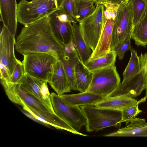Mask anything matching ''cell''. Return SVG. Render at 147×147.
<instances>
[{
    "mask_svg": "<svg viewBox=\"0 0 147 147\" xmlns=\"http://www.w3.org/2000/svg\"><path fill=\"white\" fill-rule=\"evenodd\" d=\"M15 49L22 55L30 52L48 53L59 58L64 55L65 47L55 38L49 16L24 26L17 37Z\"/></svg>",
    "mask_w": 147,
    "mask_h": 147,
    "instance_id": "obj_1",
    "label": "cell"
},
{
    "mask_svg": "<svg viewBox=\"0 0 147 147\" xmlns=\"http://www.w3.org/2000/svg\"><path fill=\"white\" fill-rule=\"evenodd\" d=\"M87 121L85 126L88 132H97L106 127H119L122 111L96 107L93 105L80 107Z\"/></svg>",
    "mask_w": 147,
    "mask_h": 147,
    "instance_id": "obj_2",
    "label": "cell"
},
{
    "mask_svg": "<svg viewBox=\"0 0 147 147\" xmlns=\"http://www.w3.org/2000/svg\"><path fill=\"white\" fill-rule=\"evenodd\" d=\"M60 9L52 0H22L17 5V21L25 26Z\"/></svg>",
    "mask_w": 147,
    "mask_h": 147,
    "instance_id": "obj_3",
    "label": "cell"
},
{
    "mask_svg": "<svg viewBox=\"0 0 147 147\" xmlns=\"http://www.w3.org/2000/svg\"><path fill=\"white\" fill-rule=\"evenodd\" d=\"M23 55L24 59L22 62L25 74L47 82L55 65L59 59L44 53L30 52Z\"/></svg>",
    "mask_w": 147,
    "mask_h": 147,
    "instance_id": "obj_4",
    "label": "cell"
},
{
    "mask_svg": "<svg viewBox=\"0 0 147 147\" xmlns=\"http://www.w3.org/2000/svg\"><path fill=\"white\" fill-rule=\"evenodd\" d=\"M92 71L93 78L87 91L107 97L121 84L120 77L115 65Z\"/></svg>",
    "mask_w": 147,
    "mask_h": 147,
    "instance_id": "obj_5",
    "label": "cell"
},
{
    "mask_svg": "<svg viewBox=\"0 0 147 147\" xmlns=\"http://www.w3.org/2000/svg\"><path fill=\"white\" fill-rule=\"evenodd\" d=\"M104 9L103 5L97 4L94 11L79 22L83 37L93 52L98 44L106 20Z\"/></svg>",
    "mask_w": 147,
    "mask_h": 147,
    "instance_id": "obj_6",
    "label": "cell"
},
{
    "mask_svg": "<svg viewBox=\"0 0 147 147\" xmlns=\"http://www.w3.org/2000/svg\"><path fill=\"white\" fill-rule=\"evenodd\" d=\"M51 98L55 114L74 129L79 132L86 125L87 120L80 107L68 105L54 92L51 94Z\"/></svg>",
    "mask_w": 147,
    "mask_h": 147,
    "instance_id": "obj_7",
    "label": "cell"
},
{
    "mask_svg": "<svg viewBox=\"0 0 147 147\" xmlns=\"http://www.w3.org/2000/svg\"><path fill=\"white\" fill-rule=\"evenodd\" d=\"M133 26L131 5L129 2L121 4L113 25L110 50L131 35Z\"/></svg>",
    "mask_w": 147,
    "mask_h": 147,
    "instance_id": "obj_8",
    "label": "cell"
},
{
    "mask_svg": "<svg viewBox=\"0 0 147 147\" xmlns=\"http://www.w3.org/2000/svg\"><path fill=\"white\" fill-rule=\"evenodd\" d=\"M50 24L56 39L65 47L73 41V27L68 16L61 9L49 16Z\"/></svg>",
    "mask_w": 147,
    "mask_h": 147,
    "instance_id": "obj_9",
    "label": "cell"
},
{
    "mask_svg": "<svg viewBox=\"0 0 147 147\" xmlns=\"http://www.w3.org/2000/svg\"><path fill=\"white\" fill-rule=\"evenodd\" d=\"M47 81L25 74L18 84L26 92L33 96L55 113L51 102Z\"/></svg>",
    "mask_w": 147,
    "mask_h": 147,
    "instance_id": "obj_10",
    "label": "cell"
},
{
    "mask_svg": "<svg viewBox=\"0 0 147 147\" xmlns=\"http://www.w3.org/2000/svg\"><path fill=\"white\" fill-rule=\"evenodd\" d=\"M16 42L15 36L3 25L0 35V62L6 67L10 77L13 72L18 60L14 53Z\"/></svg>",
    "mask_w": 147,
    "mask_h": 147,
    "instance_id": "obj_11",
    "label": "cell"
},
{
    "mask_svg": "<svg viewBox=\"0 0 147 147\" xmlns=\"http://www.w3.org/2000/svg\"><path fill=\"white\" fill-rule=\"evenodd\" d=\"M1 82L9 99L13 103L19 105L22 102L32 108L52 112L37 99L24 90L19 84H10Z\"/></svg>",
    "mask_w": 147,
    "mask_h": 147,
    "instance_id": "obj_12",
    "label": "cell"
},
{
    "mask_svg": "<svg viewBox=\"0 0 147 147\" xmlns=\"http://www.w3.org/2000/svg\"><path fill=\"white\" fill-rule=\"evenodd\" d=\"M19 105L23 107L24 110L29 112L39 120L57 129L65 130L75 134L87 136L74 129L55 113L32 108L22 102H21Z\"/></svg>",
    "mask_w": 147,
    "mask_h": 147,
    "instance_id": "obj_13",
    "label": "cell"
},
{
    "mask_svg": "<svg viewBox=\"0 0 147 147\" xmlns=\"http://www.w3.org/2000/svg\"><path fill=\"white\" fill-rule=\"evenodd\" d=\"M142 71L132 78L122 81L117 88L108 97L124 96L134 98L145 89Z\"/></svg>",
    "mask_w": 147,
    "mask_h": 147,
    "instance_id": "obj_14",
    "label": "cell"
},
{
    "mask_svg": "<svg viewBox=\"0 0 147 147\" xmlns=\"http://www.w3.org/2000/svg\"><path fill=\"white\" fill-rule=\"evenodd\" d=\"M65 47V54L59 59L63 63L71 90L78 91L75 68L76 64L81 61L73 42Z\"/></svg>",
    "mask_w": 147,
    "mask_h": 147,
    "instance_id": "obj_15",
    "label": "cell"
},
{
    "mask_svg": "<svg viewBox=\"0 0 147 147\" xmlns=\"http://www.w3.org/2000/svg\"><path fill=\"white\" fill-rule=\"evenodd\" d=\"M106 20L99 41L94 51L89 59L101 57L110 51L112 33L114 20L104 10Z\"/></svg>",
    "mask_w": 147,
    "mask_h": 147,
    "instance_id": "obj_16",
    "label": "cell"
},
{
    "mask_svg": "<svg viewBox=\"0 0 147 147\" xmlns=\"http://www.w3.org/2000/svg\"><path fill=\"white\" fill-rule=\"evenodd\" d=\"M47 82L59 96L71 91L68 79L60 59L58 60L55 65Z\"/></svg>",
    "mask_w": 147,
    "mask_h": 147,
    "instance_id": "obj_17",
    "label": "cell"
},
{
    "mask_svg": "<svg viewBox=\"0 0 147 147\" xmlns=\"http://www.w3.org/2000/svg\"><path fill=\"white\" fill-rule=\"evenodd\" d=\"M16 0H0V20L10 33L15 36L17 26Z\"/></svg>",
    "mask_w": 147,
    "mask_h": 147,
    "instance_id": "obj_18",
    "label": "cell"
},
{
    "mask_svg": "<svg viewBox=\"0 0 147 147\" xmlns=\"http://www.w3.org/2000/svg\"><path fill=\"white\" fill-rule=\"evenodd\" d=\"M146 99L145 96L139 100L134 98L124 96L107 97L94 106L98 108L122 111L138 103L145 101Z\"/></svg>",
    "mask_w": 147,
    "mask_h": 147,
    "instance_id": "obj_19",
    "label": "cell"
},
{
    "mask_svg": "<svg viewBox=\"0 0 147 147\" xmlns=\"http://www.w3.org/2000/svg\"><path fill=\"white\" fill-rule=\"evenodd\" d=\"M106 137H147V123L144 119L136 118L129 124Z\"/></svg>",
    "mask_w": 147,
    "mask_h": 147,
    "instance_id": "obj_20",
    "label": "cell"
},
{
    "mask_svg": "<svg viewBox=\"0 0 147 147\" xmlns=\"http://www.w3.org/2000/svg\"><path fill=\"white\" fill-rule=\"evenodd\" d=\"M59 96L68 105L80 107L86 105L94 106L106 97L87 91L73 94H63Z\"/></svg>",
    "mask_w": 147,
    "mask_h": 147,
    "instance_id": "obj_21",
    "label": "cell"
},
{
    "mask_svg": "<svg viewBox=\"0 0 147 147\" xmlns=\"http://www.w3.org/2000/svg\"><path fill=\"white\" fill-rule=\"evenodd\" d=\"M73 41L80 61L84 63L90 58L93 51L85 40L79 24L73 22Z\"/></svg>",
    "mask_w": 147,
    "mask_h": 147,
    "instance_id": "obj_22",
    "label": "cell"
},
{
    "mask_svg": "<svg viewBox=\"0 0 147 147\" xmlns=\"http://www.w3.org/2000/svg\"><path fill=\"white\" fill-rule=\"evenodd\" d=\"M75 76L78 91L80 92L87 91L92 79V71L80 61L76 66Z\"/></svg>",
    "mask_w": 147,
    "mask_h": 147,
    "instance_id": "obj_23",
    "label": "cell"
},
{
    "mask_svg": "<svg viewBox=\"0 0 147 147\" xmlns=\"http://www.w3.org/2000/svg\"><path fill=\"white\" fill-rule=\"evenodd\" d=\"M117 54L114 50H110L98 57L89 59L84 64L90 71H93L111 65H115Z\"/></svg>",
    "mask_w": 147,
    "mask_h": 147,
    "instance_id": "obj_24",
    "label": "cell"
},
{
    "mask_svg": "<svg viewBox=\"0 0 147 147\" xmlns=\"http://www.w3.org/2000/svg\"><path fill=\"white\" fill-rule=\"evenodd\" d=\"M131 38L138 46L145 47L147 45V11L141 20L133 27Z\"/></svg>",
    "mask_w": 147,
    "mask_h": 147,
    "instance_id": "obj_25",
    "label": "cell"
},
{
    "mask_svg": "<svg viewBox=\"0 0 147 147\" xmlns=\"http://www.w3.org/2000/svg\"><path fill=\"white\" fill-rule=\"evenodd\" d=\"M93 0H80L74 1V14L75 21L80 22L92 14L95 10Z\"/></svg>",
    "mask_w": 147,
    "mask_h": 147,
    "instance_id": "obj_26",
    "label": "cell"
},
{
    "mask_svg": "<svg viewBox=\"0 0 147 147\" xmlns=\"http://www.w3.org/2000/svg\"><path fill=\"white\" fill-rule=\"evenodd\" d=\"M131 55L128 63L123 74L122 81L133 78L142 71L139 57L137 52L132 48L130 50Z\"/></svg>",
    "mask_w": 147,
    "mask_h": 147,
    "instance_id": "obj_27",
    "label": "cell"
},
{
    "mask_svg": "<svg viewBox=\"0 0 147 147\" xmlns=\"http://www.w3.org/2000/svg\"><path fill=\"white\" fill-rule=\"evenodd\" d=\"M129 2L131 6L134 27L147 11V0H130Z\"/></svg>",
    "mask_w": 147,
    "mask_h": 147,
    "instance_id": "obj_28",
    "label": "cell"
},
{
    "mask_svg": "<svg viewBox=\"0 0 147 147\" xmlns=\"http://www.w3.org/2000/svg\"><path fill=\"white\" fill-rule=\"evenodd\" d=\"M57 7L66 14L72 22H76L74 0H56Z\"/></svg>",
    "mask_w": 147,
    "mask_h": 147,
    "instance_id": "obj_29",
    "label": "cell"
},
{
    "mask_svg": "<svg viewBox=\"0 0 147 147\" xmlns=\"http://www.w3.org/2000/svg\"><path fill=\"white\" fill-rule=\"evenodd\" d=\"M25 74L24 67L22 62L18 59L14 69L13 72L7 82L1 80L7 84H18L22 79Z\"/></svg>",
    "mask_w": 147,
    "mask_h": 147,
    "instance_id": "obj_30",
    "label": "cell"
},
{
    "mask_svg": "<svg viewBox=\"0 0 147 147\" xmlns=\"http://www.w3.org/2000/svg\"><path fill=\"white\" fill-rule=\"evenodd\" d=\"M140 103L123 111L122 118L120 123H125L127 125L130 121L136 118V117L142 111L139 109L138 105Z\"/></svg>",
    "mask_w": 147,
    "mask_h": 147,
    "instance_id": "obj_31",
    "label": "cell"
},
{
    "mask_svg": "<svg viewBox=\"0 0 147 147\" xmlns=\"http://www.w3.org/2000/svg\"><path fill=\"white\" fill-rule=\"evenodd\" d=\"M131 35L128 36L122 42L117 45L113 50L119 60L123 59L126 52L130 50L132 48L131 46Z\"/></svg>",
    "mask_w": 147,
    "mask_h": 147,
    "instance_id": "obj_32",
    "label": "cell"
},
{
    "mask_svg": "<svg viewBox=\"0 0 147 147\" xmlns=\"http://www.w3.org/2000/svg\"><path fill=\"white\" fill-rule=\"evenodd\" d=\"M140 66L145 83V96L147 95V53L141 54L139 57Z\"/></svg>",
    "mask_w": 147,
    "mask_h": 147,
    "instance_id": "obj_33",
    "label": "cell"
},
{
    "mask_svg": "<svg viewBox=\"0 0 147 147\" xmlns=\"http://www.w3.org/2000/svg\"><path fill=\"white\" fill-rule=\"evenodd\" d=\"M105 7L106 10L107 11L109 16L115 20L117 15L119 5L107 3H101Z\"/></svg>",
    "mask_w": 147,
    "mask_h": 147,
    "instance_id": "obj_34",
    "label": "cell"
},
{
    "mask_svg": "<svg viewBox=\"0 0 147 147\" xmlns=\"http://www.w3.org/2000/svg\"><path fill=\"white\" fill-rule=\"evenodd\" d=\"M0 72L1 80L7 82L10 77L9 75L6 67L1 62Z\"/></svg>",
    "mask_w": 147,
    "mask_h": 147,
    "instance_id": "obj_35",
    "label": "cell"
},
{
    "mask_svg": "<svg viewBox=\"0 0 147 147\" xmlns=\"http://www.w3.org/2000/svg\"><path fill=\"white\" fill-rule=\"evenodd\" d=\"M96 5L103 3L117 4L120 5L121 4L129 2L130 0H93Z\"/></svg>",
    "mask_w": 147,
    "mask_h": 147,
    "instance_id": "obj_36",
    "label": "cell"
},
{
    "mask_svg": "<svg viewBox=\"0 0 147 147\" xmlns=\"http://www.w3.org/2000/svg\"><path fill=\"white\" fill-rule=\"evenodd\" d=\"M22 112L28 117L32 120L46 127L50 128L49 125L44 123L37 119L34 115L29 113V112L24 110V111H22Z\"/></svg>",
    "mask_w": 147,
    "mask_h": 147,
    "instance_id": "obj_37",
    "label": "cell"
},
{
    "mask_svg": "<svg viewBox=\"0 0 147 147\" xmlns=\"http://www.w3.org/2000/svg\"><path fill=\"white\" fill-rule=\"evenodd\" d=\"M52 0L54 1L55 2V3H56V4H57V2H56V0ZM58 8H59V7H58Z\"/></svg>",
    "mask_w": 147,
    "mask_h": 147,
    "instance_id": "obj_38",
    "label": "cell"
},
{
    "mask_svg": "<svg viewBox=\"0 0 147 147\" xmlns=\"http://www.w3.org/2000/svg\"><path fill=\"white\" fill-rule=\"evenodd\" d=\"M37 0H32V1H37Z\"/></svg>",
    "mask_w": 147,
    "mask_h": 147,
    "instance_id": "obj_39",
    "label": "cell"
},
{
    "mask_svg": "<svg viewBox=\"0 0 147 147\" xmlns=\"http://www.w3.org/2000/svg\"><path fill=\"white\" fill-rule=\"evenodd\" d=\"M74 1H78L80 0H74Z\"/></svg>",
    "mask_w": 147,
    "mask_h": 147,
    "instance_id": "obj_40",
    "label": "cell"
},
{
    "mask_svg": "<svg viewBox=\"0 0 147 147\" xmlns=\"http://www.w3.org/2000/svg\"><path fill=\"white\" fill-rule=\"evenodd\" d=\"M146 98H147V95L146 96H145Z\"/></svg>",
    "mask_w": 147,
    "mask_h": 147,
    "instance_id": "obj_41",
    "label": "cell"
}]
</instances>
